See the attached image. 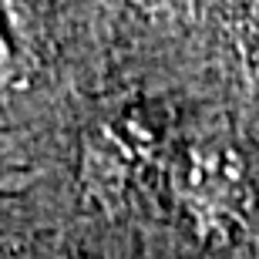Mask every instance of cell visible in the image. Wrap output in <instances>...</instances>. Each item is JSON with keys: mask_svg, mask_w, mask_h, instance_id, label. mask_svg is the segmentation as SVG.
Returning a JSON list of instances; mask_svg holds the SVG:
<instances>
[{"mask_svg": "<svg viewBox=\"0 0 259 259\" xmlns=\"http://www.w3.org/2000/svg\"><path fill=\"white\" fill-rule=\"evenodd\" d=\"M175 195L205 242H229L249 229L256 212L249 172L232 142H199L185 152Z\"/></svg>", "mask_w": 259, "mask_h": 259, "instance_id": "cell-1", "label": "cell"}, {"mask_svg": "<svg viewBox=\"0 0 259 259\" xmlns=\"http://www.w3.org/2000/svg\"><path fill=\"white\" fill-rule=\"evenodd\" d=\"M152 155H155L152 135H145L135 121L108 125L95 132V138L84 145L81 179H84L88 192L101 205H118L142 179Z\"/></svg>", "mask_w": 259, "mask_h": 259, "instance_id": "cell-2", "label": "cell"}, {"mask_svg": "<svg viewBox=\"0 0 259 259\" xmlns=\"http://www.w3.org/2000/svg\"><path fill=\"white\" fill-rule=\"evenodd\" d=\"M14 71V48L7 44V34H4V17H0V77H10Z\"/></svg>", "mask_w": 259, "mask_h": 259, "instance_id": "cell-3", "label": "cell"}]
</instances>
